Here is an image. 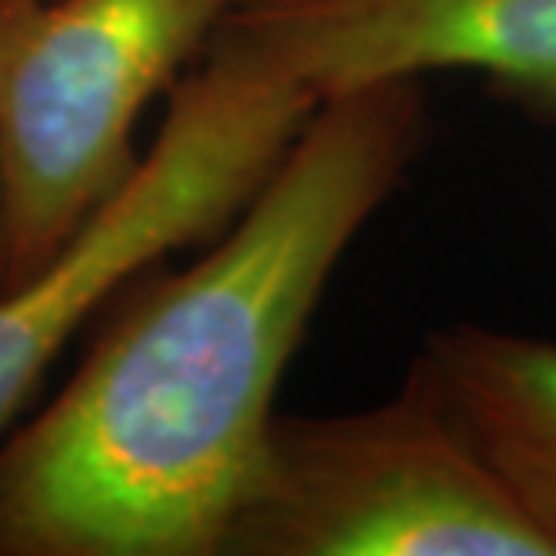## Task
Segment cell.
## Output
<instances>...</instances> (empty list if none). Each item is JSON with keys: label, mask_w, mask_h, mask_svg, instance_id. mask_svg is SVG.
<instances>
[{"label": "cell", "mask_w": 556, "mask_h": 556, "mask_svg": "<svg viewBox=\"0 0 556 556\" xmlns=\"http://www.w3.org/2000/svg\"><path fill=\"white\" fill-rule=\"evenodd\" d=\"M315 109L318 98L271 65L206 43L124 185L37 271L0 289V430L87 315L250 206Z\"/></svg>", "instance_id": "2"}, {"label": "cell", "mask_w": 556, "mask_h": 556, "mask_svg": "<svg viewBox=\"0 0 556 556\" xmlns=\"http://www.w3.org/2000/svg\"><path fill=\"white\" fill-rule=\"evenodd\" d=\"M413 369L556 556V340L459 321L430 332Z\"/></svg>", "instance_id": "6"}, {"label": "cell", "mask_w": 556, "mask_h": 556, "mask_svg": "<svg viewBox=\"0 0 556 556\" xmlns=\"http://www.w3.org/2000/svg\"><path fill=\"white\" fill-rule=\"evenodd\" d=\"M0 289H4V257H0Z\"/></svg>", "instance_id": "8"}, {"label": "cell", "mask_w": 556, "mask_h": 556, "mask_svg": "<svg viewBox=\"0 0 556 556\" xmlns=\"http://www.w3.org/2000/svg\"><path fill=\"white\" fill-rule=\"evenodd\" d=\"M220 556H549L416 369L343 416H275Z\"/></svg>", "instance_id": "4"}, {"label": "cell", "mask_w": 556, "mask_h": 556, "mask_svg": "<svg viewBox=\"0 0 556 556\" xmlns=\"http://www.w3.org/2000/svg\"><path fill=\"white\" fill-rule=\"evenodd\" d=\"M422 138V80L318 102L217 247L0 444V556H220L278 383Z\"/></svg>", "instance_id": "1"}, {"label": "cell", "mask_w": 556, "mask_h": 556, "mask_svg": "<svg viewBox=\"0 0 556 556\" xmlns=\"http://www.w3.org/2000/svg\"><path fill=\"white\" fill-rule=\"evenodd\" d=\"M40 4H48V0H0V26H11L15 18L29 15V11Z\"/></svg>", "instance_id": "7"}, {"label": "cell", "mask_w": 556, "mask_h": 556, "mask_svg": "<svg viewBox=\"0 0 556 556\" xmlns=\"http://www.w3.org/2000/svg\"><path fill=\"white\" fill-rule=\"evenodd\" d=\"M210 40L318 102L459 70L556 116V0H236Z\"/></svg>", "instance_id": "5"}, {"label": "cell", "mask_w": 556, "mask_h": 556, "mask_svg": "<svg viewBox=\"0 0 556 556\" xmlns=\"http://www.w3.org/2000/svg\"><path fill=\"white\" fill-rule=\"evenodd\" d=\"M236 0H48L0 26V257L37 271L135 170V127Z\"/></svg>", "instance_id": "3"}]
</instances>
